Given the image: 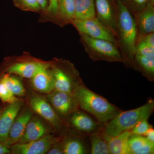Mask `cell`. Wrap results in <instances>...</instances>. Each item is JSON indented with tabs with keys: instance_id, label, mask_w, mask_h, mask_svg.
Returning <instances> with one entry per match:
<instances>
[{
	"instance_id": "obj_1",
	"label": "cell",
	"mask_w": 154,
	"mask_h": 154,
	"mask_svg": "<svg viewBox=\"0 0 154 154\" xmlns=\"http://www.w3.org/2000/svg\"><path fill=\"white\" fill-rule=\"evenodd\" d=\"M116 14L117 39L126 63L134 68L137 37L136 22L122 0L114 2Z\"/></svg>"
},
{
	"instance_id": "obj_2",
	"label": "cell",
	"mask_w": 154,
	"mask_h": 154,
	"mask_svg": "<svg viewBox=\"0 0 154 154\" xmlns=\"http://www.w3.org/2000/svg\"><path fill=\"white\" fill-rule=\"evenodd\" d=\"M73 95L79 107L94 116L102 125L106 124L121 111L104 97L88 89L84 84L76 88Z\"/></svg>"
},
{
	"instance_id": "obj_3",
	"label": "cell",
	"mask_w": 154,
	"mask_h": 154,
	"mask_svg": "<svg viewBox=\"0 0 154 154\" xmlns=\"http://www.w3.org/2000/svg\"><path fill=\"white\" fill-rule=\"evenodd\" d=\"M154 109V101L152 99L135 109L121 111L103 125L102 131L107 135L114 137L124 131H130L140 121L148 119Z\"/></svg>"
},
{
	"instance_id": "obj_4",
	"label": "cell",
	"mask_w": 154,
	"mask_h": 154,
	"mask_svg": "<svg viewBox=\"0 0 154 154\" xmlns=\"http://www.w3.org/2000/svg\"><path fill=\"white\" fill-rule=\"evenodd\" d=\"M81 36V42L88 56L92 60L126 63L118 45L105 39Z\"/></svg>"
},
{
	"instance_id": "obj_5",
	"label": "cell",
	"mask_w": 154,
	"mask_h": 154,
	"mask_svg": "<svg viewBox=\"0 0 154 154\" xmlns=\"http://www.w3.org/2000/svg\"><path fill=\"white\" fill-rule=\"evenodd\" d=\"M71 24L74 26L80 35L105 39L113 42L119 47L117 38L96 17L85 20H73Z\"/></svg>"
},
{
	"instance_id": "obj_6",
	"label": "cell",
	"mask_w": 154,
	"mask_h": 154,
	"mask_svg": "<svg viewBox=\"0 0 154 154\" xmlns=\"http://www.w3.org/2000/svg\"><path fill=\"white\" fill-rule=\"evenodd\" d=\"M51 71L56 91L73 94L76 88L83 84L79 73L72 66L69 69L55 66Z\"/></svg>"
},
{
	"instance_id": "obj_7",
	"label": "cell",
	"mask_w": 154,
	"mask_h": 154,
	"mask_svg": "<svg viewBox=\"0 0 154 154\" xmlns=\"http://www.w3.org/2000/svg\"><path fill=\"white\" fill-rule=\"evenodd\" d=\"M56 139L47 134L41 138L25 143H17L10 146L11 153L15 154H46L53 145Z\"/></svg>"
},
{
	"instance_id": "obj_8",
	"label": "cell",
	"mask_w": 154,
	"mask_h": 154,
	"mask_svg": "<svg viewBox=\"0 0 154 154\" xmlns=\"http://www.w3.org/2000/svg\"><path fill=\"white\" fill-rule=\"evenodd\" d=\"M94 3L96 18L117 38L116 14L114 2L111 0H94Z\"/></svg>"
},
{
	"instance_id": "obj_9",
	"label": "cell",
	"mask_w": 154,
	"mask_h": 154,
	"mask_svg": "<svg viewBox=\"0 0 154 154\" xmlns=\"http://www.w3.org/2000/svg\"><path fill=\"white\" fill-rule=\"evenodd\" d=\"M53 108L60 116L66 117L77 110L79 107L74 95L56 91L48 96Z\"/></svg>"
},
{
	"instance_id": "obj_10",
	"label": "cell",
	"mask_w": 154,
	"mask_h": 154,
	"mask_svg": "<svg viewBox=\"0 0 154 154\" xmlns=\"http://www.w3.org/2000/svg\"><path fill=\"white\" fill-rule=\"evenodd\" d=\"M30 105L34 112L54 127L58 128L61 126V120L52 106L45 99L40 96H33L30 99Z\"/></svg>"
},
{
	"instance_id": "obj_11",
	"label": "cell",
	"mask_w": 154,
	"mask_h": 154,
	"mask_svg": "<svg viewBox=\"0 0 154 154\" xmlns=\"http://www.w3.org/2000/svg\"><path fill=\"white\" fill-rule=\"evenodd\" d=\"M23 102L19 100L9 104L5 110L0 112V142L5 143L9 131L21 109Z\"/></svg>"
},
{
	"instance_id": "obj_12",
	"label": "cell",
	"mask_w": 154,
	"mask_h": 154,
	"mask_svg": "<svg viewBox=\"0 0 154 154\" xmlns=\"http://www.w3.org/2000/svg\"><path fill=\"white\" fill-rule=\"evenodd\" d=\"M71 115L69 122L72 126L81 132L90 135L102 129L101 124L85 112L76 110Z\"/></svg>"
},
{
	"instance_id": "obj_13",
	"label": "cell",
	"mask_w": 154,
	"mask_h": 154,
	"mask_svg": "<svg viewBox=\"0 0 154 154\" xmlns=\"http://www.w3.org/2000/svg\"><path fill=\"white\" fill-rule=\"evenodd\" d=\"M33 113L29 109L17 116L12 125L5 144L9 146L19 142L25 133L26 127L32 117Z\"/></svg>"
},
{
	"instance_id": "obj_14",
	"label": "cell",
	"mask_w": 154,
	"mask_h": 154,
	"mask_svg": "<svg viewBox=\"0 0 154 154\" xmlns=\"http://www.w3.org/2000/svg\"><path fill=\"white\" fill-rule=\"evenodd\" d=\"M46 64L31 79L33 88L41 93L49 94L54 90V82L52 71Z\"/></svg>"
},
{
	"instance_id": "obj_15",
	"label": "cell",
	"mask_w": 154,
	"mask_h": 154,
	"mask_svg": "<svg viewBox=\"0 0 154 154\" xmlns=\"http://www.w3.org/2000/svg\"><path fill=\"white\" fill-rule=\"evenodd\" d=\"M135 21L137 29V44L144 36L154 32V7L147 5Z\"/></svg>"
},
{
	"instance_id": "obj_16",
	"label": "cell",
	"mask_w": 154,
	"mask_h": 154,
	"mask_svg": "<svg viewBox=\"0 0 154 154\" xmlns=\"http://www.w3.org/2000/svg\"><path fill=\"white\" fill-rule=\"evenodd\" d=\"M48 131V128L42 119L37 116L32 117L27 125L23 136L18 143H25L36 140L47 135Z\"/></svg>"
},
{
	"instance_id": "obj_17",
	"label": "cell",
	"mask_w": 154,
	"mask_h": 154,
	"mask_svg": "<svg viewBox=\"0 0 154 154\" xmlns=\"http://www.w3.org/2000/svg\"><path fill=\"white\" fill-rule=\"evenodd\" d=\"M108 144L109 152L111 154H131L128 146L130 131H124L116 136H109L103 132Z\"/></svg>"
},
{
	"instance_id": "obj_18",
	"label": "cell",
	"mask_w": 154,
	"mask_h": 154,
	"mask_svg": "<svg viewBox=\"0 0 154 154\" xmlns=\"http://www.w3.org/2000/svg\"><path fill=\"white\" fill-rule=\"evenodd\" d=\"M46 64L37 62L19 63L12 65L6 69V72L13 74L26 79H31Z\"/></svg>"
},
{
	"instance_id": "obj_19",
	"label": "cell",
	"mask_w": 154,
	"mask_h": 154,
	"mask_svg": "<svg viewBox=\"0 0 154 154\" xmlns=\"http://www.w3.org/2000/svg\"><path fill=\"white\" fill-rule=\"evenodd\" d=\"M131 154H153L154 143L143 135H131L128 141Z\"/></svg>"
},
{
	"instance_id": "obj_20",
	"label": "cell",
	"mask_w": 154,
	"mask_h": 154,
	"mask_svg": "<svg viewBox=\"0 0 154 154\" xmlns=\"http://www.w3.org/2000/svg\"><path fill=\"white\" fill-rule=\"evenodd\" d=\"M75 0H59L57 20L62 25L71 23L74 19Z\"/></svg>"
},
{
	"instance_id": "obj_21",
	"label": "cell",
	"mask_w": 154,
	"mask_h": 154,
	"mask_svg": "<svg viewBox=\"0 0 154 154\" xmlns=\"http://www.w3.org/2000/svg\"><path fill=\"white\" fill-rule=\"evenodd\" d=\"M96 17L94 0H75L74 19L85 20Z\"/></svg>"
},
{
	"instance_id": "obj_22",
	"label": "cell",
	"mask_w": 154,
	"mask_h": 154,
	"mask_svg": "<svg viewBox=\"0 0 154 154\" xmlns=\"http://www.w3.org/2000/svg\"><path fill=\"white\" fill-rule=\"evenodd\" d=\"M134 69L138 70L150 81L154 78V58L136 54L134 57Z\"/></svg>"
},
{
	"instance_id": "obj_23",
	"label": "cell",
	"mask_w": 154,
	"mask_h": 154,
	"mask_svg": "<svg viewBox=\"0 0 154 154\" xmlns=\"http://www.w3.org/2000/svg\"><path fill=\"white\" fill-rule=\"evenodd\" d=\"M90 140L91 154H110L108 144L104 137L102 129L97 132L90 134Z\"/></svg>"
},
{
	"instance_id": "obj_24",
	"label": "cell",
	"mask_w": 154,
	"mask_h": 154,
	"mask_svg": "<svg viewBox=\"0 0 154 154\" xmlns=\"http://www.w3.org/2000/svg\"><path fill=\"white\" fill-rule=\"evenodd\" d=\"M62 149L65 154L88 153V149L84 142L76 138H69L62 143Z\"/></svg>"
},
{
	"instance_id": "obj_25",
	"label": "cell",
	"mask_w": 154,
	"mask_h": 154,
	"mask_svg": "<svg viewBox=\"0 0 154 154\" xmlns=\"http://www.w3.org/2000/svg\"><path fill=\"white\" fill-rule=\"evenodd\" d=\"M0 81L4 83L9 91L15 96H22L25 95L24 86L20 80L17 78L8 73L3 75Z\"/></svg>"
},
{
	"instance_id": "obj_26",
	"label": "cell",
	"mask_w": 154,
	"mask_h": 154,
	"mask_svg": "<svg viewBox=\"0 0 154 154\" xmlns=\"http://www.w3.org/2000/svg\"><path fill=\"white\" fill-rule=\"evenodd\" d=\"M132 14L135 20L147 5L149 0H122Z\"/></svg>"
},
{
	"instance_id": "obj_27",
	"label": "cell",
	"mask_w": 154,
	"mask_h": 154,
	"mask_svg": "<svg viewBox=\"0 0 154 154\" xmlns=\"http://www.w3.org/2000/svg\"><path fill=\"white\" fill-rule=\"evenodd\" d=\"M14 5L22 11L38 12L42 11L36 0H13Z\"/></svg>"
},
{
	"instance_id": "obj_28",
	"label": "cell",
	"mask_w": 154,
	"mask_h": 154,
	"mask_svg": "<svg viewBox=\"0 0 154 154\" xmlns=\"http://www.w3.org/2000/svg\"><path fill=\"white\" fill-rule=\"evenodd\" d=\"M136 54L154 58V47L149 45L141 40L139 41L136 45Z\"/></svg>"
},
{
	"instance_id": "obj_29",
	"label": "cell",
	"mask_w": 154,
	"mask_h": 154,
	"mask_svg": "<svg viewBox=\"0 0 154 154\" xmlns=\"http://www.w3.org/2000/svg\"><path fill=\"white\" fill-rule=\"evenodd\" d=\"M0 99L2 101L9 104L14 103L19 99L12 94L7 88L5 84L0 81Z\"/></svg>"
},
{
	"instance_id": "obj_30",
	"label": "cell",
	"mask_w": 154,
	"mask_h": 154,
	"mask_svg": "<svg viewBox=\"0 0 154 154\" xmlns=\"http://www.w3.org/2000/svg\"><path fill=\"white\" fill-rule=\"evenodd\" d=\"M148 119H146L140 121L131 130L132 134L144 135L147 131L152 127L151 125L149 124L148 122Z\"/></svg>"
},
{
	"instance_id": "obj_31",
	"label": "cell",
	"mask_w": 154,
	"mask_h": 154,
	"mask_svg": "<svg viewBox=\"0 0 154 154\" xmlns=\"http://www.w3.org/2000/svg\"><path fill=\"white\" fill-rule=\"evenodd\" d=\"M59 0H48V5L45 12L57 19Z\"/></svg>"
},
{
	"instance_id": "obj_32",
	"label": "cell",
	"mask_w": 154,
	"mask_h": 154,
	"mask_svg": "<svg viewBox=\"0 0 154 154\" xmlns=\"http://www.w3.org/2000/svg\"><path fill=\"white\" fill-rule=\"evenodd\" d=\"M141 40L143 41L146 44L148 45H149L154 47V32L149 33L147 35H146L145 36L143 37L140 41H141Z\"/></svg>"
},
{
	"instance_id": "obj_33",
	"label": "cell",
	"mask_w": 154,
	"mask_h": 154,
	"mask_svg": "<svg viewBox=\"0 0 154 154\" xmlns=\"http://www.w3.org/2000/svg\"><path fill=\"white\" fill-rule=\"evenodd\" d=\"M48 154H63V150L62 149V144L59 146H55L51 147L46 153Z\"/></svg>"
},
{
	"instance_id": "obj_34",
	"label": "cell",
	"mask_w": 154,
	"mask_h": 154,
	"mask_svg": "<svg viewBox=\"0 0 154 154\" xmlns=\"http://www.w3.org/2000/svg\"><path fill=\"white\" fill-rule=\"evenodd\" d=\"M143 136L146 137L149 140L154 143V129L152 126L150 128Z\"/></svg>"
},
{
	"instance_id": "obj_35",
	"label": "cell",
	"mask_w": 154,
	"mask_h": 154,
	"mask_svg": "<svg viewBox=\"0 0 154 154\" xmlns=\"http://www.w3.org/2000/svg\"><path fill=\"white\" fill-rule=\"evenodd\" d=\"M11 153L10 147L5 144L0 142V154H8Z\"/></svg>"
},
{
	"instance_id": "obj_36",
	"label": "cell",
	"mask_w": 154,
	"mask_h": 154,
	"mask_svg": "<svg viewBox=\"0 0 154 154\" xmlns=\"http://www.w3.org/2000/svg\"><path fill=\"white\" fill-rule=\"evenodd\" d=\"M41 7L42 11H46L48 5V0H36Z\"/></svg>"
},
{
	"instance_id": "obj_37",
	"label": "cell",
	"mask_w": 154,
	"mask_h": 154,
	"mask_svg": "<svg viewBox=\"0 0 154 154\" xmlns=\"http://www.w3.org/2000/svg\"><path fill=\"white\" fill-rule=\"evenodd\" d=\"M147 5L154 7V0H149Z\"/></svg>"
},
{
	"instance_id": "obj_38",
	"label": "cell",
	"mask_w": 154,
	"mask_h": 154,
	"mask_svg": "<svg viewBox=\"0 0 154 154\" xmlns=\"http://www.w3.org/2000/svg\"><path fill=\"white\" fill-rule=\"evenodd\" d=\"M111 1H112V2H114L116 1V0H111Z\"/></svg>"
},
{
	"instance_id": "obj_39",
	"label": "cell",
	"mask_w": 154,
	"mask_h": 154,
	"mask_svg": "<svg viewBox=\"0 0 154 154\" xmlns=\"http://www.w3.org/2000/svg\"><path fill=\"white\" fill-rule=\"evenodd\" d=\"M0 112H1V108H0Z\"/></svg>"
}]
</instances>
